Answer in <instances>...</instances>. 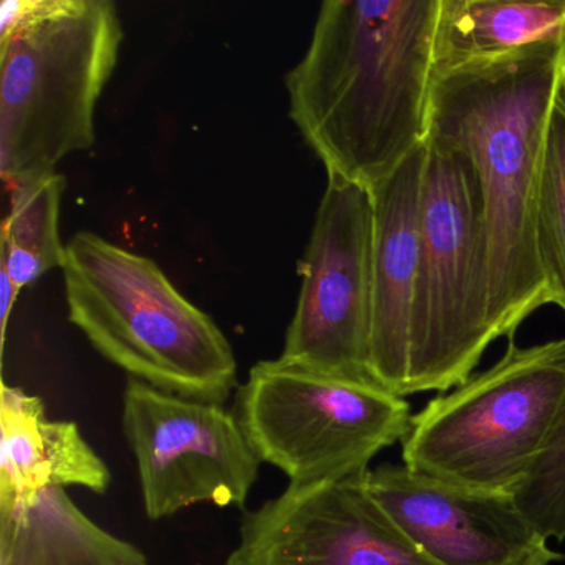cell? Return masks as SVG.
Segmentation results:
<instances>
[{"mask_svg": "<svg viewBox=\"0 0 565 565\" xmlns=\"http://www.w3.org/2000/svg\"><path fill=\"white\" fill-rule=\"evenodd\" d=\"M441 0H326L286 78L290 117L327 178L372 191L429 135Z\"/></svg>", "mask_w": 565, "mask_h": 565, "instance_id": "1", "label": "cell"}, {"mask_svg": "<svg viewBox=\"0 0 565 565\" xmlns=\"http://www.w3.org/2000/svg\"><path fill=\"white\" fill-rule=\"evenodd\" d=\"M564 87L565 35L435 74L428 140L461 154L475 173L495 340H514L552 303L535 213L548 121Z\"/></svg>", "mask_w": 565, "mask_h": 565, "instance_id": "2", "label": "cell"}, {"mask_svg": "<svg viewBox=\"0 0 565 565\" xmlns=\"http://www.w3.org/2000/svg\"><path fill=\"white\" fill-rule=\"evenodd\" d=\"M0 18V177L11 186L94 145L124 29L110 0H9Z\"/></svg>", "mask_w": 565, "mask_h": 565, "instance_id": "3", "label": "cell"}, {"mask_svg": "<svg viewBox=\"0 0 565 565\" xmlns=\"http://www.w3.org/2000/svg\"><path fill=\"white\" fill-rule=\"evenodd\" d=\"M62 270L68 319L131 379L217 405L237 388L230 340L150 257L84 231Z\"/></svg>", "mask_w": 565, "mask_h": 565, "instance_id": "4", "label": "cell"}, {"mask_svg": "<svg viewBox=\"0 0 565 565\" xmlns=\"http://www.w3.org/2000/svg\"><path fill=\"white\" fill-rule=\"evenodd\" d=\"M565 418V339L519 347L412 416L403 465L476 491L512 494Z\"/></svg>", "mask_w": 565, "mask_h": 565, "instance_id": "5", "label": "cell"}, {"mask_svg": "<svg viewBox=\"0 0 565 565\" xmlns=\"http://www.w3.org/2000/svg\"><path fill=\"white\" fill-rule=\"evenodd\" d=\"M492 342L475 173L461 154L428 140L405 396L461 385Z\"/></svg>", "mask_w": 565, "mask_h": 565, "instance_id": "6", "label": "cell"}, {"mask_svg": "<svg viewBox=\"0 0 565 565\" xmlns=\"http://www.w3.org/2000/svg\"><path fill=\"white\" fill-rule=\"evenodd\" d=\"M234 415L259 461L296 486L365 475L379 452L402 443L413 416L403 396L379 383L280 359L249 370L237 388Z\"/></svg>", "mask_w": 565, "mask_h": 565, "instance_id": "7", "label": "cell"}, {"mask_svg": "<svg viewBox=\"0 0 565 565\" xmlns=\"http://www.w3.org/2000/svg\"><path fill=\"white\" fill-rule=\"evenodd\" d=\"M372 231L370 191L327 178L299 267L302 284L282 362L375 382L370 373Z\"/></svg>", "mask_w": 565, "mask_h": 565, "instance_id": "8", "label": "cell"}, {"mask_svg": "<svg viewBox=\"0 0 565 565\" xmlns=\"http://www.w3.org/2000/svg\"><path fill=\"white\" fill-rule=\"evenodd\" d=\"M121 425L151 521L196 504H246L260 461L234 412L130 379Z\"/></svg>", "mask_w": 565, "mask_h": 565, "instance_id": "9", "label": "cell"}, {"mask_svg": "<svg viewBox=\"0 0 565 565\" xmlns=\"http://www.w3.org/2000/svg\"><path fill=\"white\" fill-rule=\"evenodd\" d=\"M365 475L287 486L244 514L226 565H436L380 508Z\"/></svg>", "mask_w": 565, "mask_h": 565, "instance_id": "10", "label": "cell"}, {"mask_svg": "<svg viewBox=\"0 0 565 565\" xmlns=\"http://www.w3.org/2000/svg\"><path fill=\"white\" fill-rule=\"evenodd\" d=\"M365 484L436 565H551L562 558L512 494L449 484L405 465L369 469Z\"/></svg>", "mask_w": 565, "mask_h": 565, "instance_id": "11", "label": "cell"}, {"mask_svg": "<svg viewBox=\"0 0 565 565\" xmlns=\"http://www.w3.org/2000/svg\"><path fill=\"white\" fill-rule=\"evenodd\" d=\"M425 164L426 145L370 191L373 210L370 373L380 386L403 398H406L418 274Z\"/></svg>", "mask_w": 565, "mask_h": 565, "instance_id": "12", "label": "cell"}, {"mask_svg": "<svg viewBox=\"0 0 565 565\" xmlns=\"http://www.w3.org/2000/svg\"><path fill=\"white\" fill-rule=\"evenodd\" d=\"M0 512L34 501L51 488L105 494L111 475L75 422L49 419L44 402L2 383L0 392Z\"/></svg>", "mask_w": 565, "mask_h": 565, "instance_id": "13", "label": "cell"}, {"mask_svg": "<svg viewBox=\"0 0 565 565\" xmlns=\"http://www.w3.org/2000/svg\"><path fill=\"white\" fill-rule=\"evenodd\" d=\"M0 565H148V557L88 518L67 489L51 488L0 512Z\"/></svg>", "mask_w": 565, "mask_h": 565, "instance_id": "14", "label": "cell"}, {"mask_svg": "<svg viewBox=\"0 0 565 565\" xmlns=\"http://www.w3.org/2000/svg\"><path fill=\"white\" fill-rule=\"evenodd\" d=\"M562 35L565 0H441L435 34V74L495 61Z\"/></svg>", "mask_w": 565, "mask_h": 565, "instance_id": "15", "label": "cell"}, {"mask_svg": "<svg viewBox=\"0 0 565 565\" xmlns=\"http://www.w3.org/2000/svg\"><path fill=\"white\" fill-rule=\"evenodd\" d=\"M11 207L2 224L0 267L19 290L54 267L64 266L67 246L58 233L67 181L62 174H38L11 184Z\"/></svg>", "mask_w": 565, "mask_h": 565, "instance_id": "16", "label": "cell"}, {"mask_svg": "<svg viewBox=\"0 0 565 565\" xmlns=\"http://www.w3.org/2000/svg\"><path fill=\"white\" fill-rule=\"evenodd\" d=\"M535 231L552 306L565 313V87L557 95L548 121Z\"/></svg>", "mask_w": 565, "mask_h": 565, "instance_id": "17", "label": "cell"}, {"mask_svg": "<svg viewBox=\"0 0 565 565\" xmlns=\"http://www.w3.org/2000/svg\"><path fill=\"white\" fill-rule=\"evenodd\" d=\"M515 498L532 521L565 537V418Z\"/></svg>", "mask_w": 565, "mask_h": 565, "instance_id": "18", "label": "cell"}, {"mask_svg": "<svg viewBox=\"0 0 565 565\" xmlns=\"http://www.w3.org/2000/svg\"><path fill=\"white\" fill-rule=\"evenodd\" d=\"M19 294H21V290L12 282L8 270L0 267V323H2V343L6 342L9 319H11L12 310H14L15 302H18Z\"/></svg>", "mask_w": 565, "mask_h": 565, "instance_id": "19", "label": "cell"}]
</instances>
